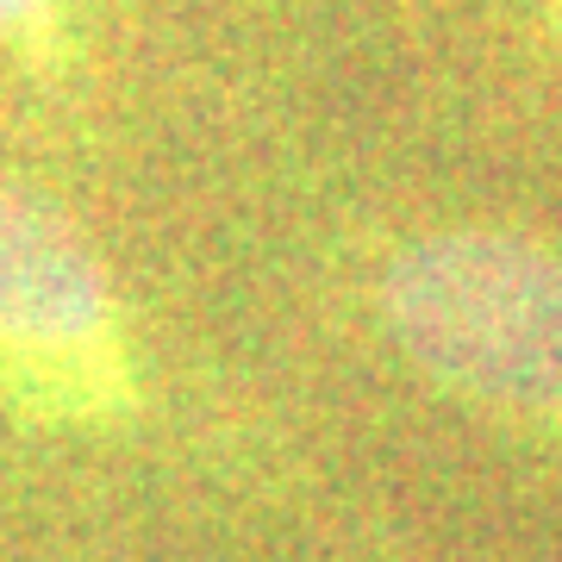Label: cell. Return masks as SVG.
I'll use <instances>...</instances> for the list:
<instances>
[{"label": "cell", "mask_w": 562, "mask_h": 562, "mask_svg": "<svg viewBox=\"0 0 562 562\" xmlns=\"http://www.w3.org/2000/svg\"><path fill=\"white\" fill-rule=\"evenodd\" d=\"M382 319L450 401L562 438V244L519 225H443L382 269Z\"/></svg>", "instance_id": "cell-1"}, {"label": "cell", "mask_w": 562, "mask_h": 562, "mask_svg": "<svg viewBox=\"0 0 562 562\" xmlns=\"http://www.w3.org/2000/svg\"><path fill=\"white\" fill-rule=\"evenodd\" d=\"M0 413L113 431L144 413L132 319L101 250L32 181L0 169Z\"/></svg>", "instance_id": "cell-2"}, {"label": "cell", "mask_w": 562, "mask_h": 562, "mask_svg": "<svg viewBox=\"0 0 562 562\" xmlns=\"http://www.w3.org/2000/svg\"><path fill=\"white\" fill-rule=\"evenodd\" d=\"M0 57L32 81H69L81 63L76 0H0Z\"/></svg>", "instance_id": "cell-3"}, {"label": "cell", "mask_w": 562, "mask_h": 562, "mask_svg": "<svg viewBox=\"0 0 562 562\" xmlns=\"http://www.w3.org/2000/svg\"><path fill=\"white\" fill-rule=\"evenodd\" d=\"M543 13H550V25L562 32V0H543Z\"/></svg>", "instance_id": "cell-4"}]
</instances>
